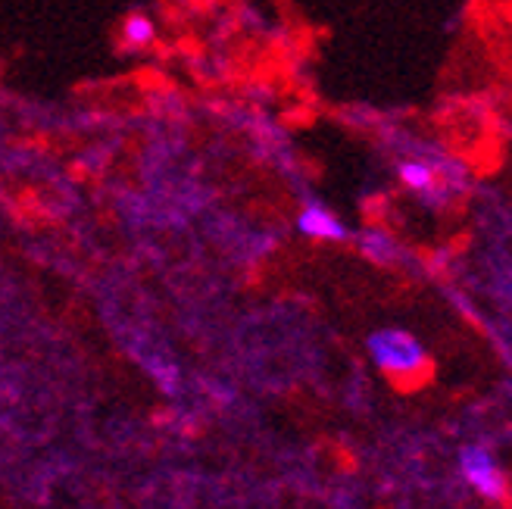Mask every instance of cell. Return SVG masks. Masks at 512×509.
Masks as SVG:
<instances>
[{
    "mask_svg": "<svg viewBox=\"0 0 512 509\" xmlns=\"http://www.w3.org/2000/svg\"><path fill=\"white\" fill-rule=\"evenodd\" d=\"M297 228L306 238H316V241H341V238H347L344 222L331 210L319 207V203H310V207L300 213Z\"/></svg>",
    "mask_w": 512,
    "mask_h": 509,
    "instance_id": "3957f363",
    "label": "cell"
},
{
    "mask_svg": "<svg viewBox=\"0 0 512 509\" xmlns=\"http://www.w3.org/2000/svg\"><path fill=\"white\" fill-rule=\"evenodd\" d=\"M360 250L372 263H391L397 257V244L384 232H366L363 241H360Z\"/></svg>",
    "mask_w": 512,
    "mask_h": 509,
    "instance_id": "5b68a950",
    "label": "cell"
},
{
    "mask_svg": "<svg viewBox=\"0 0 512 509\" xmlns=\"http://www.w3.org/2000/svg\"><path fill=\"white\" fill-rule=\"evenodd\" d=\"M369 353L384 372L397 378H416L428 366L422 344L409 332H400V328H381V332H375L369 338Z\"/></svg>",
    "mask_w": 512,
    "mask_h": 509,
    "instance_id": "6da1fadb",
    "label": "cell"
},
{
    "mask_svg": "<svg viewBox=\"0 0 512 509\" xmlns=\"http://www.w3.org/2000/svg\"><path fill=\"white\" fill-rule=\"evenodd\" d=\"M400 178L406 188H413L419 194H431L434 188L441 185V172L434 169L431 163H422V160H406L400 163Z\"/></svg>",
    "mask_w": 512,
    "mask_h": 509,
    "instance_id": "277c9868",
    "label": "cell"
},
{
    "mask_svg": "<svg viewBox=\"0 0 512 509\" xmlns=\"http://www.w3.org/2000/svg\"><path fill=\"white\" fill-rule=\"evenodd\" d=\"M459 460H463V475L469 478V485L478 494L491 497V500H500L506 494V481H503L500 469L494 466L491 453L484 447H466Z\"/></svg>",
    "mask_w": 512,
    "mask_h": 509,
    "instance_id": "7a4b0ae2",
    "label": "cell"
}]
</instances>
